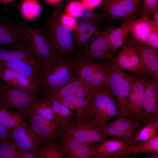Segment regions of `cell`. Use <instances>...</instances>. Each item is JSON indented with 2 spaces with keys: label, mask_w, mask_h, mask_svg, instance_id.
Listing matches in <instances>:
<instances>
[{
  "label": "cell",
  "mask_w": 158,
  "mask_h": 158,
  "mask_svg": "<svg viewBox=\"0 0 158 158\" xmlns=\"http://www.w3.org/2000/svg\"><path fill=\"white\" fill-rule=\"evenodd\" d=\"M111 28L104 30L102 33L92 37L90 41V44L85 48L83 53V56L90 54L97 50H110L108 34Z\"/></svg>",
  "instance_id": "cell-31"
},
{
  "label": "cell",
  "mask_w": 158,
  "mask_h": 158,
  "mask_svg": "<svg viewBox=\"0 0 158 158\" xmlns=\"http://www.w3.org/2000/svg\"><path fill=\"white\" fill-rule=\"evenodd\" d=\"M13 130L4 127L0 123V141L9 136Z\"/></svg>",
  "instance_id": "cell-43"
},
{
  "label": "cell",
  "mask_w": 158,
  "mask_h": 158,
  "mask_svg": "<svg viewBox=\"0 0 158 158\" xmlns=\"http://www.w3.org/2000/svg\"><path fill=\"white\" fill-rule=\"evenodd\" d=\"M17 158H37L38 157L33 153L17 147Z\"/></svg>",
  "instance_id": "cell-42"
},
{
  "label": "cell",
  "mask_w": 158,
  "mask_h": 158,
  "mask_svg": "<svg viewBox=\"0 0 158 158\" xmlns=\"http://www.w3.org/2000/svg\"><path fill=\"white\" fill-rule=\"evenodd\" d=\"M117 118L112 123L106 124L98 129L107 137H116L120 139L127 131L138 123L123 116Z\"/></svg>",
  "instance_id": "cell-24"
},
{
  "label": "cell",
  "mask_w": 158,
  "mask_h": 158,
  "mask_svg": "<svg viewBox=\"0 0 158 158\" xmlns=\"http://www.w3.org/2000/svg\"><path fill=\"white\" fill-rule=\"evenodd\" d=\"M147 15L141 11L140 18L133 22L130 30V33L134 40L145 45H147L151 32L150 25Z\"/></svg>",
  "instance_id": "cell-28"
},
{
  "label": "cell",
  "mask_w": 158,
  "mask_h": 158,
  "mask_svg": "<svg viewBox=\"0 0 158 158\" xmlns=\"http://www.w3.org/2000/svg\"><path fill=\"white\" fill-rule=\"evenodd\" d=\"M133 40L142 71L145 75H149L153 79L155 73L158 71V49L133 39Z\"/></svg>",
  "instance_id": "cell-18"
},
{
  "label": "cell",
  "mask_w": 158,
  "mask_h": 158,
  "mask_svg": "<svg viewBox=\"0 0 158 158\" xmlns=\"http://www.w3.org/2000/svg\"><path fill=\"white\" fill-rule=\"evenodd\" d=\"M59 101L72 111L76 112L75 122L85 123L92 121L88 107L90 98H83L78 97L59 96L48 94Z\"/></svg>",
  "instance_id": "cell-19"
},
{
  "label": "cell",
  "mask_w": 158,
  "mask_h": 158,
  "mask_svg": "<svg viewBox=\"0 0 158 158\" xmlns=\"http://www.w3.org/2000/svg\"><path fill=\"white\" fill-rule=\"evenodd\" d=\"M147 17L150 25L151 30L147 45L158 49V26L156 25L149 16L147 15Z\"/></svg>",
  "instance_id": "cell-37"
},
{
  "label": "cell",
  "mask_w": 158,
  "mask_h": 158,
  "mask_svg": "<svg viewBox=\"0 0 158 158\" xmlns=\"http://www.w3.org/2000/svg\"><path fill=\"white\" fill-rule=\"evenodd\" d=\"M9 137L17 147L29 152L39 158L43 144L28 120L13 129Z\"/></svg>",
  "instance_id": "cell-9"
},
{
  "label": "cell",
  "mask_w": 158,
  "mask_h": 158,
  "mask_svg": "<svg viewBox=\"0 0 158 158\" xmlns=\"http://www.w3.org/2000/svg\"><path fill=\"white\" fill-rule=\"evenodd\" d=\"M21 111L43 145L54 142L61 133L57 125L43 118L29 107Z\"/></svg>",
  "instance_id": "cell-10"
},
{
  "label": "cell",
  "mask_w": 158,
  "mask_h": 158,
  "mask_svg": "<svg viewBox=\"0 0 158 158\" xmlns=\"http://www.w3.org/2000/svg\"><path fill=\"white\" fill-rule=\"evenodd\" d=\"M78 77L72 59L63 58L51 66L44 67L41 71L42 92H51Z\"/></svg>",
  "instance_id": "cell-6"
},
{
  "label": "cell",
  "mask_w": 158,
  "mask_h": 158,
  "mask_svg": "<svg viewBox=\"0 0 158 158\" xmlns=\"http://www.w3.org/2000/svg\"><path fill=\"white\" fill-rule=\"evenodd\" d=\"M145 158H158V154H153L145 157Z\"/></svg>",
  "instance_id": "cell-47"
},
{
  "label": "cell",
  "mask_w": 158,
  "mask_h": 158,
  "mask_svg": "<svg viewBox=\"0 0 158 158\" xmlns=\"http://www.w3.org/2000/svg\"><path fill=\"white\" fill-rule=\"evenodd\" d=\"M39 158H63L64 157L60 145L52 142L43 145Z\"/></svg>",
  "instance_id": "cell-34"
},
{
  "label": "cell",
  "mask_w": 158,
  "mask_h": 158,
  "mask_svg": "<svg viewBox=\"0 0 158 158\" xmlns=\"http://www.w3.org/2000/svg\"><path fill=\"white\" fill-rule=\"evenodd\" d=\"M139 153H158V136L144 141L133 142L127 148L113 153L112 158H124Z\"/></svg>",
  "instance_id": "cell-23"
},
{
  "label": "cell",
  "mask_w": 158,
  "mask_h": 158,
  "mask_svg": "<svg viewBox=\"0 0 158 158\" xmlns=\"http://www.w3.org/2000/svg\"><path fill=\"white\" fill-rule=\"evenodd\" d=\"M136 15L130 16L121 20V25L120 27L110 28L108 34L110 50L114 51L123 46L130 33L132 23L137 19Z\"/></svg>",
  "instance_id": "cell-21"
},
{
  "label": "cell",
  "mask_w": 158,
  "mask_h": 158,
  "mask_svg": "<svg viewBox=\"0 0 158 158\" xmlns=\"http://www.w3.org/2000/svg\"><path fill=\"white\" fill-rule=\"evenodd\" d=\"M133 1H134L138 3H139L140 4L142 5V0H132Z\"/></svg>",
  "instance_id": "cell-49"
},
{
  "label": "cell",
  "mask_w": 158,
  "mask_h": 158,
  "mask_svg": "<svg viewBox=\"0 0 158 158\" xmlns=\"http://www.w3.org/2000/svg\"><path fill=\"white\" fill-rule=\"evenodd\" d=\"M1 109V104H0V110Z\"/></svg>",
  "instance_id": "cell-50"
},
{
  "label": "cell",
  "mask_w": 158,
  "mask_h": 158,
  "mask_svg": "<svg viewBox=\"0 0 158 158\" xmlns=\"http://www.w3.org/2000/svg\"><path fill=\"white\" fill-rule=\"evenodd\" d=\"M142 5L132 0H104L103 8L109 18L121 20L136 14Z\"/></svg>",
  "instance_id": "cell-16"
},
{
  "label": "cell",
  "mask_w": 158,
  "mask_h": 158,
  "mask_svg": "<svg viewBox=\"0 0 158 158\" xmlns=\"http://www.w3.org/2000/svg\"><path fill=\"white\" fill-rule=\"evenodd\" d=\"M21 60L34 64L41 70L43 67L30 47L15 45L0 46V61Z\"/></svg>",
  "instance_id": "cell-17"
},
{
  "label": "cell",
  "mask_w": 158,
  "mask_h": 158,
  "mask_svg": "<svg viewBox=\"0 0 158 158\" xmlns=\"http://www.w3.org/2000/svg\"><path fill=\"white\" fill-rule=\"evenodd\" d=\"M1 71L9 78L8 83L11 85L36 95L41 93L40 85L28 77L7 68H2Z\"/></svg>",
  "instance_id": "cell-22"
},
{
  "label": "cell",
  "mask_w": 158,
  "mask_h": 158,
  "mask_svg": "<svg viewBox=\"0 0 158 158\" xmlns=\"http://www.w3.org/2000/svg\"><path fill=\"white\" fill-rule=\"evenodd\" d=\"M152 16V20L156 25L158 26V7L154 8L152 11L150 15Z\"/></svg>",
  "instance_id": "cell-45"
},
{
  "label": "cell",
  "mask_w": 158,
  "mask_h": 158,
  "mask_svg": "<svg viewBox=\"0 0 158 158\" xmlns=\"http://www.w3.org/2000/svg\"><path fill=\"white\" fill-rule=\"evenodd\" d=\"M78 75L93 91L108 88V68L106 61L96 62L78 54L72 59Z\"/></svg>",
  "instance_id": "cell-4"
},
{
  "label": "cell",
  "mask_w": 158,
  "mask_h": 158,
  "mask_svg": "<svg viewBox=\"0 0 158 158\" xmlns=\"http://www.w3.org/2000/svg\"><path fill=\"white\" fill-rule=\"evenodd\" d=\"M9 136L0 141V158H17V147Z\"/></svg>",
  "instance_id": "cell-35"
},
{
  "label": "cell",
  "mask_w": 158,
  "mask_h": 158,
  "mask_svg": "<svg viewBox=\"0 0 158 158\" xmlns=\"http://www.w3.org/2000/svg\"><path fill=\"white\" fill-rule=\"evenodd\" d=\"M145 91L140 122L144 125L152 124L158 119V82L143 75Z\"/></svg>",
  "instance_id": "cell-8"
},
{
  "label": "cell",
  "mask_w": 158,
  "mask_h": 158,
  "mask_svg": "<svg viewBox=\"0 0 158 158\" xmlns=\"http://www.w3.org/2000/svg\"><path fill=\"white\" fill-rule=\"evenodd\" d=\"M0 67L11 69L27 76L37 83L41 87V70L32 63L21 60L0 61Z\"/></svg>",
  "instance_id": "cell-25"
},
{
  "label": "cell",
  "mask_w": 158,
  "mask_h": 158,
  "mask_svg": "<svg viewBox=\"0 0 158 158\" xmlns=\"http://www.w3.org/2000/svg\"><path fill=\"white\" fill-rule=\"evenodd\" d=\"M39 95H36L8 84L0 78L1 108L18 109L21 111Z\"/></svg>",
  "instance_id": "cell-7"
},
{
  "label": "cell",
  "mask_w": 158,
  "mask_h": 158,
  "mask_svg": "<svg viewBox=\"0 0 158 158\" xmlns=\"http://www.w3.org/2000/svg\"><path fill=\"white\" fill-rule=\"evenodd\" d=\"M61 133L63 136L89 142L100 143L108 139L92 121L85 123L74 122Z\"/></svg>",
  "instance_id": "cell-12"
},
{
  "label": "cell",
  "mask_w": 158,
  "mask_h": 158,
  "mask_svg": "<svg viewBox=\"0 0 158 158\" xmlns=\"http://www.w3.org/2000/svg\"><path fill=\"white\" fill-rule=\"evenodd\" d=\"M115 59L117 65L122 69L128 70L139 76L145 75L141 68L132 37L128 36L121 51Z\"/></svg>",
  "instance_id": "cell-15"
},
{
  "label": "cell",
  "mask_w": 158,
  "mask_h": 158,
  "mask_svg": "<svg viewBox=\"0 0 158 158\" xmlns=\"http://www.w3.org/2000/svg\"><path fill=\"white\" fill-rule=\"evenodd\" d=\"M82 2L88 8L92 9L98 6L101 3V0H81Z\"/></svg>",
  "instance_id": "cell-44"
},
{
  "label": "cell",
  "mask_w": 158,
  "mask_h": 158,
  "mask_svg": "<svg viewBox=\"0 0 158 158\" xmlns=\"http://www.w3.org/2000/svg\"><path fill=\"white\" fill-rule=\"evenodd\" d=\"M10 45L30 47L25 32L18 23L0 20V46Z\"/></svg>",
  "instance_id": "cell-14"
},
{
  "label": "cell",
  "mask_w": 158,
  "mask_h": 158,
  "mask_svg": "<svg viewBox=\"0 0 158 158\" xmlns=\"http://www.w3.org/2000/svg\"><path fill=\"white\" fill-rule=\"evenodd\" d=\"M98 24L85 20L80 22L77 23L74 30L75 33L89 35L93 37L104 31L99 28Z\"/></svg>",
  "instance_id": "cell-33"
},
{
  "label": "cell",
  "mask_w": 158,
  "mask_h": 158,
  "mask_svg": "<svg viewBox=\"0 0 158 158\" xmlns=\"http://www.w3.org/2000/svg\"><path fill=\"white\" fill-rule=\"evenodd\" d=\"M63 11L62 2L55 5L42 28L59 55L64 59H71L75 56L76 50L73 40V30L61 23Z\"/></svg>",
  "instance_id": "cell-1"
},
{
  "label": "cell",
  "mask_w": 158,
  "mask_h": 158,
  "mask_svg": "<svg viewBox=\"0 0 158 158\" xmlns=\"http://www.w3.org/2000/svg\"><path fill=\"white\" fill-rule=\"evenodd\" d=\"M28 107L43 118L57 125L61 131L59 121L48 100L43 94H41L32 101Z\"/></svg>",
  "instance_id": "cell-27"
},
{
  "label": "cell",
  "mask_w": 158,
  "mask_h": 158,
  "mask_svg": "<svg viewBox=\"0 0 158 158\" xmlns=\"http://www.w3.org/2000/svg\"><path fill=\"white\" fill-rule=\"evenodd\" d=\"M130 145L120 139L105 140L97 145L95 158H111L113 153L123 150Z\"/></svg>",
  "instance_id": "cell-29"
},
{
  "label": "cell",
  "mask_w": 158,
  "mask_h": 158,
  "mask_svg": "<svg viewBox=\"0 0 158 158\" xmlns=\"http://www.w3.org/2000/svg\"><path fill=\"white\" fill-rule=\"evenodd\" d=\"M60 20L63 25L75 30L77 23L75 17L66 13L62 14Z\"/></svg>",
  "instance_id": "cell-40"
},
{
  "label": "cell",
  "mask_w": 158,
  "mask_h": 158,
  "mask_svg": "<svg viewBox=\"0 0 158 158\" xmlns=\"http://www.w3.org/2000/svg\"><path fill=\"white\" fill-rule=\"evenodd\" d=\"M88 107L92 122L98 128L111 119L121 116L119 106L108 88L93 92L90 97Z\"/></svg>",
  "instance_id": "cell-3"
},
{
  "label": "cell",
  "mask_w": 158,
  "mask_h": 158,
  "mask_svg": "<svg viewBox=\"0 0 158 158\" xmlns=\"http://www.w3.org/2000/svg\"><path fill=\"white\" fill-rule=\"evenodd\" d=\"M18 23L25 32L34 54L43 67L51 66L63 59L38 25H30L25 21Z\"/></svg>",
  "instance_id": "cell-2"
},
{
  "label": "cell",
  "mask_w": 158,
  "mask_h": 158,
  "mask_svg": "<svg viewBox=\"0 0 158 158\" xmlns=\"http://www.w3.org/2000/svg\"><path fill=\"white\" fill-rule=\"evenodd\" d=\"M108 68L107 87L116 100L121 116H125L126 104L135 76L126 73L116 64L115 58L105 60Z\"/></svg>",
  "instance_id": "cell-5"
},
{
  "label": "cell",
  "mask_w": 158,
  "mask_h": 158,
  "mask_svg": "<svg viewBox=\"0 0 158 158\" xmlns=\"http://www.w3.org/2000/svg\"><path fill=\"white\" fill-rule=\"evenodd\" d=\"M22 112L10 111L4 109L0 110V123L4 127L12 130L15 128L26 120Z\"/></svg>",
  "instance_id": "cell-30"
},
{
  "label": "cell",
  "mask_w": 158,
  "mask_h": 158,
  "mask_svg": "<svg viewBox=\"0 0 158 158\" xmlns=\"http://www.w3.org/2000/svg\"><path fill=\"white\" fill-rule=\"evenodd\" d=\"M93 91L79 77L51 92L44 93L59 96H73L89 98Z\"/></svg>",
  "instance_id": "cell-20"
},
{
  "label": "cell",
  "mask_w": 158,
  "mask_h": 158,
  "mask_svg": "<svg viewBox=\"0 0 158 158\" xmlns=\"http://www.w3.org/2000/svg\"><path fill=\"white\" fill-rule=\"evenodd\" d=\"M98 143L63 136L60 146L64 158H95Z\"/></svg>",
  "instance_id": "cell-11"
},
{
  "label": "cell",
  "mask_w": 158,
  "mask_h": 158,
  "mask_svg": "<svg viewBox=\"0 0 158 158\" xmlns=\"http://www.w3.org/2000/svg\"><path fill=\"white\" fill-rule=\"evenodd\" d=\"M80 2L78 1H73L70 2L65 9V13L76 18L78 14Z\"/></svg>",
  "instance_id": "cell-39"
},
{
  "label": "cell",
  "mask_w": 158,
  "mask_h": 158,
  "mask_svg": "<svg viewBox=\"0 0 158 158\" xmlns=\"http://www.w3.org/2000/svg\"><path fill=\"white\" fill-rule=\"evenodd\" d=\"M13 0H0V1L4 3H6Z\"/></svg>",
  "instance_id": "cell-48"
},
{
  "label": "cell",
  "mask_w": 158,
  "mask_h": 158,
  "mask_svg": "<svg viewBox=\"0 0 158 158\" xmlns=\"http://www.w3.org/2000/svg\"><path fill=\"white\" fill-rule=\"evenodd\" d=\"M48 3L51 4H54L55 5L62 2L63 0H45Z\"/></svg>",
  "instance_id": "cell-46"
},
{
  "label": "cell",
  "mask_w": 158,
  "mask_h": 158,
  "mask_svg": "<svg viewBox=\"0 0 158 158\" xmlns=\"http://www.w3.org/2000/svg\"><path fill=\"white\" fill-rule=\"evenodd\" d=\"M158 0H143L142 11L149 16L152 10L158 6Z\"/></svg>",
  "instance_id": "cell-41"
},
{
  "label": "cell",
  "mask_w": 158,
  "mask_h": 158,
  "mask_svg": "<svg viewBox=\"0 0 158 158\" xmlns=\"http://www.w3.org/2000/svg\"><path fill=\"white\" fill-rule=\"evenodd\" d=\"M144 91L143 81L140 76H136L132 89L127 99L125 116L136 123L141 122Z\"/></svg>",
  "instance_id": "cell-13"
},
{
  "label": "cell",
  "mask_w": 158,
  "mask_h": 158,
  "mask_svg": "<svg viewBox=\"0 0 158 158\" xmlns=\"http://www.w3.org/2000/svg\"><path fill=\"white\" fill-rule=\"evenodd\" d=\"M158 119L152 124L144 125L134 138L133 142L144 141L158 136Z\"/></svg>",
  "instance_id": "cell-32"
},
{
  "label": "cell",
  "mask_w": 158,
  "mask_h": 158,
  "mask_svg": "<svg viewBox=\"0 0 158 158\" xmlns=\"http://www.w3.org/2000/svg\"><path fill=\"white\" fill-rule=\"evenodd\" d=\"M82 56L87 59L92 60L96 59L107 60L113 58L109 54L108 50L102 49L97 50L85 56Z\"/></svg>",
  "instance_id": "cell-38"
},
{
  "label": "cell",
  "mask_w": 158,
  "mask_h": 158,
  "mask_svg": "<svg viewBox=\"0 0 158 158\" xmlns=\"http://www.w3.org/2000/svg\"><path fill=\"white\" fill-rule=\"evenodd\" d=\"M77 18L98 24L102 21L99 15L81 2Z\"/></svg>",
  "instance_id": "cell-36"
},
{
  "label": "cell",
  "mask_w": 158,
  "mask_h": 158,
  "mask_svg": "<svg viewBox=\"0 0 158 158\" xmlns=\"http://www.w3.org/2000/svg\"><path fill=\"white\" fill-rule=\"evenodd\" d=\"M43 95L49 102L53 110L60 123L62 132L70 125L75 122L71 119L75 116L72 111L52 96L44 93Z\"/></svg>",
  "instance_id": "cell-26"
}]
</instances>
